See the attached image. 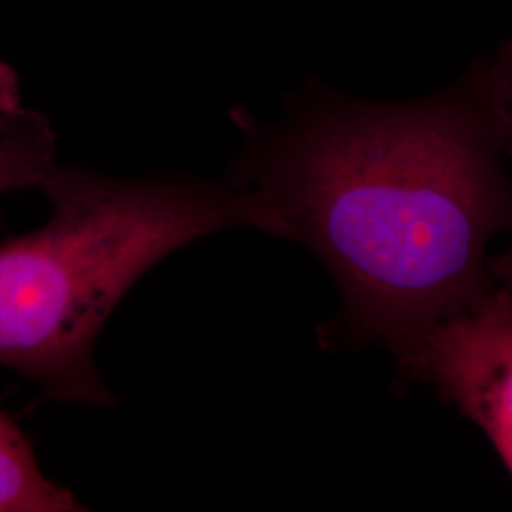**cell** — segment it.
<instances>
[{
    "mask_svg": "<svg viewBox=\"0 0 512 512\" xmlns=\"http://www.w3.org/2000/svg\"><path fill=\"white\" fill-rule=\"evenodd\" d=\"M501 48L442 92L378 103L319 82L266 124L232 110L228 177L272 211L281 238L327 266L342 313L321 340L395 357L494 293L490 241L512 230V78Z\"/></svg>",
    "mask_w": 512,
    "mask_h": 512,
    "instance_id": "1",
    "label": "cell"
},
{
    "mask_svg": "<svg viewBox=\"0 0 512 512\" xmlns=\"http://www.w3.org/2000/svg\"><path fill=\"white\" fill-rule=\"evenodd\" d=\"M38 230L0 243V366L61 403L110 408L95 344L131 287L186 245L230 228L281 238L255 192L188 175L114 177L52 165Z\"/></svg>",
    "mask_w": 512,
    "mask_h": 512,
    "instance_id": "2",
    "label": "cell"
},
{
    "mask_svg": "<svg viewBox=\"0 0 512 512\" xmlns=\"http://www.w3.org/2000/svg\"><path fill=\"white\" fill-rule=\"evenodd\" d=\"M399 384L431 385L478 425L512 476V304L499 291L442 319L397 357Z\"/></svg>",
    "mask_w": 512,
    "mask_h": 512,
    "instance_id": "3",
    "label": "cell"
},
{
    "mask_svg": "<svg viewBox=\"0 0 512 512\" xmlns=\"http://www.w3.org/2000/svg\"><path fill=\"white\" fill-rule=\"evenodd\" d=\"M88 507L38 467L31 440L0 410V512H78Z\"/></svg>",
    "mask_w": 512,
    "mask_h": 512,
    "instance_id": "4",
    "label": "cell"
},
{
    "mask_svg": "<svg viewBox=\"0 0 512 512\" xmlns=\"http://www.w3.org/2000/svg\"><path fill=\"white\" fill-rule=\"evenodd\" d=\"M57 139L40 110L19 107L0 114V198L38 188L55 162Z\"/></svg>",
    "mask_w": 512,
    "mask_h": 512,
    "instance_id": "5",
    "label": "cell"
},
{
    "mask_svg": "<svg viewBox=\"0 0 512 512\" xmlns=\"http://www.w3.org/2000/svg\"><path fill=\"white\" fill-rule=\"evenodd\" d=\"M21 103V88L19 76L14 67L0 61V114L19 109Z\"/></svg>",
    "mask_w": 512,
    "mask_h": 512,
    "instance_id": "6",
    "label": "cell"
},
{
    "mask_svg": "<svg viewBox=\"0 0 512 512\" xmlns=\"http://www.w3.org/2000/svg\"><path fill=\"white\" fill-rule=\"evenodd\" d=\"M488 275L495 291L505 294L512 304V249L488 258Z\"/></svg>",
    "mask_w": 512,
    "mask_h": 512,
    "instance_id": "7",
    "label": "cell"
}]
</instances>
